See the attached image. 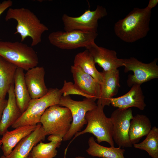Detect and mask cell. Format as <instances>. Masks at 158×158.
Returning a JSON list of instances; mask_svg holds the SVG:
<instances>
[{"label": "cell", "instance_id": "cell-10", "mask_svg": "<svg viewBox=\"0 0 158 158\" xmlns=\"http://www.w3.org/2000/svg\"><path fill=\"white\" fill-rule=\"evenodd\" d=\"M107 15L106 8L98 5L93 11L86 10L80 16L73 17L65 14L62 19L65 31L74 30L97 32L98 20Z\"/></svg>", "mask_w": 158, "mask_h": 158}, {"label": "cell", "instance_id": "cell-7", "mask_svg": "<svg viewBox=\"0 0 158 158\" xmlns=\"http://www.w3.org/2000/svg\"><path fill=\"white\" fill-rule=\"evenodd\" d=\"M95 101L92 99L87 98L81 101H75L72 99L70 96H62L58 105L68 108L72 118L70 128L63 138V141L71 139L76 133L80 131L84 125L87 124L86 114L96 108L97 104Z\"/></svg>", "mask_w": 158, "mask_h": 158}, {"label": "cell", "instance_id": "cell-34", "mask_svg": "<svg viewBox=\"0 0 158 158\" xmlns=\"http://www.w3.org/2000/svg\"><path fill=\"white\" fill-rule=\"evenodd\" d=\"M25 158H31V157H30L28 156V157H26Z\"/></svg>", "mask_w": 158, "mask_h": 158}, {"label": "cell", "instance_id": "cell-21", "mask_svg": "<svg viewBox=\"0 0 158 158\" xmlns=\"http://www.w3.org/2000/svg\"><path fill=\"white\" fill-rule=\"evenodd\" d=\"M152 128L150 121L146 115L137 114L130 122L128 134L132 145L137 143L143 137L147 136Z\"/></svg>", "mask_w": 158, "mask_h": 158}, {"label": "cell", "instance_id": "cell-12", "mask_svg": "<svg viewBox=\"0 0 158 158\" xmlns=\"http://www.w3.org/2000/svg\"><path fill=\"white\" fill-rule=\"evenodd\" d=\"M85 48L90 53L94 62L102 68L103 71L117 69L123 66V59H118L114 50L99 47L95 42Z\"/></svg>", "mask_w": 158, "mask_h": 158}, {"label": "cell", "instance_id": "cell-6", "mask_svg": "<svg viewBox=\"0 0 158 158\" xmlns=\"http://www.w3.org/2000/svg\"><path fill=\"white\" fill-rule=\"evenodd\" d=\"M72 121L69 109L56 104L46 109L40 123L47 135H55L63 138L69 130Z\"/></svg>", "mask_w": 158, "mask_h": 158}, {"label": "cell", "instance_id": "cell-22", "mask_svg": "<svg viewBox=\"0 0 158 158\" xmlns=\"http://www.w3.org/2000/svg\"><path fill=\"white\" fill-rule=\"evenodd\" d=\"M73 63V66L91 75L100 84L102 83V72H99L96 68L93 57L87 50L78 53L75 56Z\"/></svg>", "mask_w": 158, "mask_h": 158}, {"label": "cell", "instance_id": "cell-9", "mask_svg": "<svg viewBox=\"0 0 158 158\" xmlns=\"http://www.w3.org/2000/svg\"><path fill=\"white\" fill-rule=\"evenodd\" d=\"M123 59L124 72L132 71L133 73V75H128L127 82L128 86L141 85L144 83L158 78L157 58L149 63H143L134 57Z\"/></svg>", "mask_w": 158, "mask_h": 158}, {"label": "cell", "instance_id": "cell-18", "mask_svg": "<svg viewBox=\"0 0 158 158\" xmlns=\"http://www.w3.org/2000/svg\"><path fill=\"white\" fill-rule=\"evenodd\" d=\"M14 85L8 92V98L0 122V135H3L21 116L22 113L16 103L14 92Z\"/></svg>", "mask_w": 158, "mask_h": 158}, {"label": "cell", "instance_id": "cell-11", "mask_svg": "<svg viewBox=\"0 0 158 158\" xmlns=\"http://www.w3.org/2000/svg\"><path fill=\"white\" fill-rule=\"evenodd\" d=\"M133 116L131 108H117L111 114L110 118L113 126V138L121 148L132 147L128 132L130 121Z\"/></svg>", "mask_w": 158, "mask_h": 158}, {"label": "cell", "instance_id": "cell-28", "mask_svg": "<svg viewBox=\"0 0 158 158\" xmlns=\"http://www.w3.org/2000/svg\"><path fill=\"white\" fill-rule=\"evenodd\" d=\"M13 1L11 0H5L0 3V16L7 8L11 6Z\"/></svg>", "mask_w": 158, "mask_h": 158}, {"label": "cell", "instance_id": "cell-2", "mask_svg": "<svg viewBox=\"0 0 158 158\" xmlns=\"http://www.w3.org/2000/svg\"><path fill=\"white\" fill-rule=\"evenodd\" d=\"M13 19L17 24L14 34H19L21 42L28 37L32 40L31 46H35L42 41V34L48 30V27L41 23L37 16L28 8H9L7 11L5 19L6 21Z\"/></svg>", "mask_w": 158, "mask_h": 158}, {"label": "cell", "instance_id": "cell-13", "mask_svg": "<svg viewBox=\"0 0 158 158\" xmlns=\"http://www.w3.org/2000/svg\"><path fill=\"white\" fill-rule=\"evenodd\" d=\"M103 80L100 84V95L97 99V104L104 107L109 106L111 99L117 93L120 87L119 73L118 70L115 69L102 72Z\"/></svg>", "mask_w": 158, "mask_h": 158}, {"label": "cell", "instance_id": "cell-1", "mask_svg": "<svg viewBox=\"0 0 158 158\" xmlns=\"http://www.w3.org/2000/svg\"><path fill=\"white\" fill-rule=\"evenodd\" d=\"M151 11L146 7L134 8L125 17L115 24L116 35L128 43L134 42L145 37L150 30Z\"/></svg>", "mask_w": 158, "mask_h": 158}, {"label": "cell", "instance_id": "cell-19", "mask_svg": "<svg viewBox=\"0 0 158 158\" xmlns=\"http://www.w3.org/2000/svg\"><path fill=\"white\" fill-rule=\"evenodd\" d=\"M37 124L25 126L15 128L13 130L6 132L1 140L2 145L1 149L4 156L8 155L13 148L24 138L34 131L37 128Z\"/></svg>", "mask_w": 158, "mask_h": 158}, {"label": "cell", "instance_id": "cell-26", "mask_svg": "<svg viewBox=\"0 0 158 158\" xmlns=\"http://www.w3.org/2000/svg\"><path fill=\"white\" fill-rule=\"evenodd\" d=\"M61 144L59 142L51 141L47 143L40 142L32 148L28 156L32 158H53L57 154L56 149Z\"/></svg>", "mask_w": 158, "mask_h": 158}, {"label": "cell", "instance_id": "cell-27", "mask_svg": "<svg viewBox=\"0 0 158 158\" xmlns=\"http://www.w3.org/2000/svg\"><path fill=\"white\" fill-rule=\"evenodd\" d=\"M61 90L62 93V96H69L71 94L76 95L82 96L85 98L93 99L90 96L82 92L73 83L71 82H67L64 80L63 86Z\"/></svg>", "mask_w": 158, "mask_h": 158}, {"label": "cell", "instance_id": "cell-16", "mask_svg": "<svg viewBox=\"0 0 158 158\" xmlns=\"http://www.w3.org/2000/svg\"><path fill=\"white\" fill-rule=\"evenodd\" d=\"M144 99L145 96L140 85H133L125 94L118 97L112 98L110 100V104L114 107L120 109L135 107L143 110L146 106Z\"/></svg>", "mask_w": 158, "mask_h": 158}, {"label": "cell", "instance_id": "cell-29", "mask_svg": "<svg viewBox=\"0 0 158 158\" xmlns=\"http://www.w3.org/2000/svg\"><path fill=\"white\" fill-rule=\"evenodd\" d=\"M7 102V100L0 97V122L1 121L3 111Z\"/></svg>", "mask_w": 158, "mask_h": 158}, {"label": "cell", "instance_id": "cell-14", "mask_svg": "<svg viewBox=\"0 0 158 158\" xmlns=\"http://www.w3.org/2000/svg\"><path fill=\"white\" fill-rule=\"evenodd\" d=\"M47 135L41 124H37L36 129L23 139L8 156L0 158H25L28 157L32 148L38 142L44 140Z\"/></svg>", "mask_w": 158, "mask_h": 158}, {"label": "cell", "instance_id": "cell-33", "mask_svg": "<svg viewBox=\"0 0 158 158\" xmlns=\"http://www.w3.org/2000/svg\"><path fill=\"white\" fill-rule=\"evenodd\" d=\"M2 145V142L1 140H0V147H1V145Z\"/></svg>", "mask_w": 158, "mask_h": 158}, {"label": "cell", "instance_id": "cell-3", "mask_svg": "<svg viewBox=\"0 0 158 158\" xmlns=\"http://www.w3.org/2000/svg\"><path fill=\"white\" fill-rule=\"evenodd\" d=\"M104 107L97 104L96 108L87 112L85 118L87 125L83 130L78 132L70 142L65 150L66 152L69 145L78 136L85 133H90L96 138L98 143L105 141L111 147H114V141L113 138V126L110 118L106 116L104 111Z\"/></svg>", "mask_w": 158, "mask_h": 158}, {"label": "cell", "instance_id": "cell-8", "mask_svg": "<svg viewBox=\"0 0 158 158\" xmlns=\"http://www.w3.org/2000/svg\"><path fill=\"white\" fill-rule=\"evenodd\" d=\"M97 35V32L74 30L53 32L49 34L48 38L50 43L58 48L72 49L85 47L94 42Z\"/></svg>", "mask_w": 158, "mask_h": 158}, {"label": "cell", "instance_id": "cell-24", "mask_svg": "<svg viewBox=\"0 0 158 158\" xmlns=\"http://www.w3.org/2000/svg\"><path fill=\"white\" fill-rule=\"evenodd\" d=\"M89 148L86 150V152L93 157L102 158H125L124 153L125 151L119 147H105L97 143L93 137L88 139Z\"/></svg>", "mask_w": 158, "mask_h": 158}, {"label": "cell", "instance_id": "cell-32", "mask_svg": "<svg viewBox=\"0 0 158 158\" xmlns=\"http://www.w3.org/2000/svg\"><path fill=\"white\" fill-rule=\"evenodd\" d=\"M75 158H85L82 157H81V156H78L76 157Z\"/></svg>", "mask_w": 158, "mask_h": 158}, {"label": "cell", "instance_id": "cell-17", "mask_svg": "<svg viewBox=\"0 0 158 158\" xmlns=\"http://www.w3.org/2000/svg\"><path fill=\"white\" fill-rule=\"evenodd\" d=\"M74 84L80 91L95 101L100 95V84L92 76L73 65L71 66Z\"/></svg>", "mask_w": 158, "mask_h": 158}, {"label": "cell", "instance_id": "cell-5", "mask_svg": "<svg viewBox=\"0 0 158 158\" xmlns=\"http://www.w3.org/2000/svg\"><path fill=\"white\" fill-rule=\"evenodd\" d=\"M0 56L17 68L26 71L39 63L37 55L33 48L18 41H0Z\"/></svg>", "mask_w": 158, "mask_h": 158}, {"label": "cell", "instance_id": "cell-31", "mask_svg": "<svg viewBox=\"0 0 158 158\" xmlns=\"http://www.w3.org/2000/svg\"><path fill=\"white\" fill-rule=\"evenodd\" d=\"M158 3V0H150L147 6L146 7L147 9L151 10L152 8L155 7Z\"/></svg>", "mask_w": 158, "mask_h": 158}, {"label": "cell", "instance_id": "cell-23", "mask_svg": "<svg viewBox=\"0 0 158 158\" xmlns=\"http://www.w3.org/2000/svg\"><path fill=\"white\" fill-rule=\"evenodd\" d=\"M17 67L0 56V97L4 99L10 87L14 84Z\"/></svg>", "mask_w": 158, "mask_h": 158}, {"label": "cell", "instance_id": "cell-15", "mask_svg": "<svg viewBox=\"0 0 158 158\" xmlns=\"http://www.w3.org/2000/svg\"><path fill=\"white\" fill-rule=\"evenodd\" d=\"M44 68L36 66L27 71L24 78L31 99H37L45 95L48 90L45 83Z\"/></svg>", "mask_w": 158, "mask_h": 158}, {"label": "cell", "instance_id": "cell-25", "mask_svg": "<svg viewBox=\"0 0 158 158\" xmlns=\"http://www.w3.org/2000/svg\"><path fill=\"white\" fill-rule=\"evenodd\" d=\"M146 138L139 143L133 144L137 149L146 151L152 158H158V128L153 127Z\"/></svg>", "mask_w": 158, "mask_h": 158}, {"label": "cell", "instance_id": "cell-30", "mask_svg": "<svg viewBox=\"0 0 158 158\" xmlns=\"http://www.w3.org/2000/svg\"><path fill=\"white\" fill-rule=\"evenodd\" d=\"M49 141L61 142L63 141V138L59 136L55 135H50L48 137Z\"/></svg>", "mask_w": 158, "mask_h": 158}, {"label": "cell", "instance_id": "cell-4", "mask_svg": "<svg viewBox=\"0 0 158 158\" xmlns=\"http://www.w3.org/2000/svg\"><path fill=\"white\" fill-rule=\"evenodd\" d=\"M62 95L60 89L57 88L49 89L44 96L32 99L26 110L20 118L11 126L13 128L25 126L37 125L40 123L43 114L49 107L59 104Z\"/></svg>", "mask_w": 158, "mask_h": 158}, {"label": "cell", "instance_id": "cell-20", "mask_svg": "<svg viewBox=\"0 0 158 158\" xmlns=\"http://www.w3.org/2000/svg\"><path fill=\"white\" fill-rule=\"evenodd\" d=\"M24 75V70L17 68L14 76V92L17 104L22 113L26 110L32 99Z\"/></svg>", "mask_w": 158, "mask_h": 158}]
</instances>
